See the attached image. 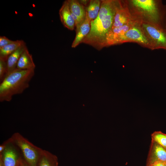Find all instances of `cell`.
I'll list each match as a JSON object with an SVG mask.
<instances>
[{
	"label": "cell",
	"instance_id": "1",
	"mask_svg": "<svg viewBox=\"0 0 166 166\" xmlns=\"http://www.w3.org/2000/svg\"><path fill=\"white\" fill-rule=\"evenodd\" d=\"M119 0H102L99 14L91 21L89 33L82 43L99 50L105 47L107 35L112 28Z\"/></svg>",
	"mask_w": 166,
	"mask_h": 166
},
{
	"label": "cell",
	"instance_id": "2",
	"mask_svg": "<svg viewBox=\"0 0 166 166\" xmlns=\"http://www.w3.org/2000/svg\"><path fill=\"white\" fill-rule=\"evenodd\" d=\"M132 21L166 30V5L160 0H126Z\"/></svg>",
	"mask_w": 166,
	"mask_h": 166
},
{
	"label": "cell",
	"instance_id": "3",
	"mask_svg": "<svg viewBox=\"0 0 166 166\" xmlns=\"http://www.w3.org/2000/svg\"><path fill=\"white\" fill-rule=\"evenodd\" d=\"M34 74V69H17L8 74L0 83V101H10L14 95L22 93Z\"/></svg>",
	"mask_w": 166,
	"mask_h": 166
},
{
	"label": "cell",
	"instance_id": "4",
	"mask_svg": "<svg viewBox=\"0 0 166 166\" xmlns=\"http://www.w3.org/2000/svg\"><path fill=\"white\" fill-rule=\"evenodd\" d=\"M8 140L18 147L29 166H37L43 149L33 144L19 132L14 133Z\"/></svg>",
	"mask_w": 166,
	"mask_h": 166
},
{
	"label": "cell",
	"instance_id": "5",
	"mask_svg": "<svg viewBox=\"0 0 166 166\" xmlns=\"http://www.w3.org/2000/svg\"><path fill=\"white\" fill-rule=\"evenodd\" d=\"M138 24L150 42L152 50H166V30L145 23Z\"/></svg>",
	"mask_w": 166,
	"mask_h": 166
},
{
	"label": "cell",
	"instance_id": "6",
	"mask_svg": "<svg viewBox=\"0 0 166 166\" xmlns=\"http://www.w3.org/2000/svg\"><path fill=\"white\" fill-rule=\"evenodd\" d=\"M134 42L152 50V45L139 25L135 24L121 38L119 44Z\"/></svg>",
	"mask_w": 166,
	"mask_h": 166
},
{
	"label": "cell",
	"instance_id": "7",
	"mask_svg": "<svg viewBox=\"0 0 166 166\" xmlns=\"http://www.w3.org/2000/svg\"><path fill=\"white\" fill-rule=\"evenodd\" d=\"M7 144L2 153L0 154L4 166H17L22 159L20 156V150L18 147L8 139Z\"/></svg>",
	"mask_w": 166,
	"mask_h": 166
},
{
	"label": "cell",
	"instance_id": "8",
	"mask_svg": "<svg viewBox=\"0 0 166 166\" xmlns=\"http://www.w3.org/2000/svg\"><path fill=\"white\" fill-rule=\"evenodd\" d=\"M69 7L74 20L76 30L83 22L86 17L85 6L77 0H68Z\"/></svg>",
	"mask_w": 166,
	"mask_h": 166
},
{
	"label": "cell",
	"instance_id": "9",
	"mask_svg": "<svg viewBox=\"0 0 166 166\" xmlns=\"http://www.w3.org/2000/svg\"><path fill=\"white\" fill-rule=\"evenodd\" d=\"M131 22H133L125 0H119L112 28L122 26Z\"/></svg>",
	"mask_w": 166,
	"mask_h": 166
},
{
	"label": "cell",
	"instance_id": "10",
	"mask_svg": "<svg viewBox=\"0 0 166 166\" xmlns=\"http://www.w3.org/2000/svg\"><path fill=\"white\" fill-rule=\"evenodd\" d=\"M135 24L131 22L122 26L112 28L107 35L105 47L119 44L121 38Z\"/></svg>",
	"mask_w": 166,
	"mask_h": 166
},
{
	"label": "cell",
	"instance_id": "11",
	"mask_svg": "<svg viewBox=\"0 0 166 166\" xmlns=\"http://www.w3.org/2000/svg\"><path fill=\"white\" fill-rule=\"evenodd\" d=\"M158 162H166V149L157 143L152 141L146 166Z\"/></svg>",
	"mask_w": 166,
	"mask_h": 166
},
{
	"label": "cell",
	"instance_id": "12",
	"mask_svg": "<svg viewBox=\"0 0 166 166\" xmlns=\"http://www.w3.org/2000/svg\"><path fill=\"white\" fill-rule=\"evenodd\" d=\"M61 21L68 29L73 30L75 26L74 20L69 10L67 0L65 1L59 10Z\"/></svg>",
	"mask_w": 166,
	"mask_h": 166
},
{
	"label": "cell",
	"instance_id": "13",
	"mask_svg": "<svg viewBox=\"0 0 166 166\" xmlns=\"http://www.w3.org/2000/svg\"><path fill=\"white\" fill-rule=\"evenodd\" d=\"M91 21L86 16L83 22L78 29L76 30V35L73 41L71 47L74 48L82 43L83 40L88 34L91 29Z\"/></svg>",
	"mask_w": 166,
	"mask_h": 166
},
{
	"label": "cell",
	"instance_id": "14",
	"mask_svg": "<svg viewBox=\"0 0 166 166\" xmlns=\"http://www.w3.org/2000/svg\"><path fill=\"white\" fill-rule=\"evenodd\" d=\"M35 65L32 55L26 48L21 54L17 63L16 69L21 70L34 69Z\"/></svg>",
	"mask_w": 166,
	"mask_h": 166
},
{
	"label": "cell",
	"instance_id": "15",
	"mask_svg": "<svg viewBox=\"0 0 166 166\" xmlns=\"http://www.w3.org/2000/svg\"><path fill=\"white\" fill-rule=\"evenodd\" d=\"M27 48L25 43L9 56L6 61L7 75L16 69L17 63L19 58L21 54Z\"/></svg>",
	"mask_w": 166,
	"mask_h": 166
},
{
	"label": "cell",
	"instance_id": "16",
	"mask_svg": "<svg viewBox=\"0 0 166 166\" xmlns=\"http://www.w3.org/2000/svg\"><path fill=\"white\" fill-rule=\"evenodd\" d=\"M37 166H58L57 157L48 151L43 150Z\"/></svg>",
	"mask_w": 166,
	"mask_h": 166
},
{
	"label": "cell",
	"instance_id": "17",
	"mask_svg": "<svg viewBox=\"0 0 166 166\" xmlns=\"http://www.w3.org/2000/svg\"><path fill=\"white\" fill-rule=\"evenodd\" d=\"M25 43L23 40H17L0 49V58L7 61L10 54Z\"/></svg>",
	"mask_w": 166,
	"mask_h": 166
},
{
	"label": "cell",
	"instance_id": "18",
	"mask_svg": "<svg viewBox=\"0 0 166 166\" xmlns=\"http://www.w3.org/2000/svg\"><path fill=\"white\" fill-rule=\"evenodd\" d=\"M102 0H91L86 8V16L91 21L97 17L101 8Z\"/></svg>",
	"mask_w": 166,
	"mask_h": 166
},
{
	"label": "cell",
	"instance_id": "19",
	"mask_svg": "<svg viewBox=\"0 0 166 166\" xmlns=\"http://www.w3.org/2000/svg\"><path fill=\"white\" fill-rule=\"evenodd\" d=\"M151 136L152 141L157 143L166 149V134L160 131H155Z\"/></svg>",
	"mask_w": 166,
	"mask_h": 166
},
{
	"label": "cell",
	"instance_id": "20",
	"mask_svg": "<svg viewBox=\"0 0 166 166\" xmlns=\"http://www.w3.org/2000/svg\"><path fill=\"white\" fill-rule=\"evenodd\" d=\"M7 61L0 58V82H1L7 75Z\"/></svg>",
	"mask_w": 166,
	"mask_h": 166
},
{
	"label": "cell",
	"instance_id": "21",
	"mask_svg": "<svg viewBox=\"0 0 166 166\" xmlns=\"http://www.w3.org/2000/svg\"><path fill=\"white\" fill-rule=\"evenodd\" d=\"M14 41L9 39L5 36H0V49L13 42Z\"/></svg>",
	"mask_w": 166,
	"mask_h": 166
},
{
	"label": "cell",
	"instance_id": "22",
	"mask_svg": "<svg viewBox=\"0 0 166 166\" xmlns=\"http://www.w3.org/2000/svg\"><path fill=\"white\" fill-rule=\"evenodd\" d=\"M148 166H166L165 162H158L154 163Z\"/></svg>",
	"mask_w": 166,
	"mask_h": 166
},
{
	"label": "cell",
	"instance_id": "23",
	"mask_svg": "<svg viewBox=\"0 0 166 166\" xmlns=\"http://www.w3.org/2000/svg\"><path fill=\"white\" fill-rule=\"evenodd\" d=\"M20 166H29L24 161V160L22 159L21 162L20 164Z\"/></svg>",
	"mask_w": 166,
	"mask_h": 166
},
{
	"label": "cell",
	"instance_id": "24",
	"mask_svg": "<svg viewBox=\"0 0 166 166\" xmlns=\"http://www.w3.org/2000/svg\"><path fill=\"white\" fill-rule=\"evenodd\" d=\"M0 166H4L1 157L0 156Z\"/></svg>",
	"mask_w": 166,
	"mask_h": 166
},
{
	"label": "cell",
	"instance_id": "25",
	"mask_svg": "<svg viewBox=\"0 0 166 166\" xmlns=\"http://www.w3.org/2000/svg\"><path fill=\"white\" fill-rule=\"evenodd\" d=\"M21 160L20 162V163H19V164H18V165L17 166H20V162H21Z\"/></svg>",
	"mask_w": 166,
	"mask_h": 166
},
{
	"label": "cell",
	"instance_id": "26",
	"mask_svg": "<svg viewBox=\"0 0 166 166\" xmlns=\"http://www.w3.org/2000/svg\"><path fill=\"white\" fill-rule=\"evenodd\" d=\"M166 166V162H165Z\"/></svg>",
	"mask_w": 166,
	"mask_h": 166
}]
</instances>
